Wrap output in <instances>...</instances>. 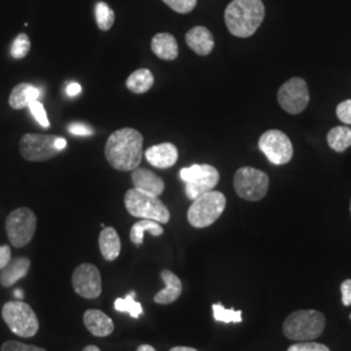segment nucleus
Instances as JSON below:
<instances>
[{
  "instance_id": "1",
  "label": "nucleus",
  "mask_w": 351,
  "mask_h": 351,
  "mask_svg": "<svg viewBox=\"0 0 351 351\" xmlns=\"http://www.w3.org/2000/svg\"><path fill=\"white\" fill-rule=\"evenodd\" d=\"M143 137L133 128H123L113 132L106 143V159L117 171H133L142 160Z\"/></svg>"
},
{
  "instance_id": "2",
  "label": "nucleus",
  "mask_w": 351,
  "mask_h": 351,
  "mask_svg": "<svg viewBox=\"0 0 351 351\" xmlns=\"http://www.w3.org/2000/svg\"><path fill=\"white\" fill-rule=\"evenodd\" d=\"M265 16L262 0H233L226 7V27L234 37L249 38L259 29Z\"/></svg>"
},
{
  "instance_id": "3",
  "label": "nucleus",
  "mask_w": 351,
  "mask_h": 351,
  "mask_svg": "<svg viewBox=\"0 0 351 351\" xmlns=\"http://www.w3.org/2000/svg\"><path fill=\"white\" fill-rule=\"evenodd\" d=\"M326 328L324 315L316 310H298L289 315L282 324L285 337L293 341H313Z\"/></svg>"
},
{
  "instance_id": "4",
  "label": "nucleus",
  "mask_w": 351,
  "mask_h": 351,
  "mask_svg": "<svg viewBox=\"0 0 351 351\" xmlns=\"http://www.w3.org/2000/svg\"><path fill=\"white\" fill-rule=\"evenodd\" d=\"M125 208L134 217L149 219L160 224H167L171 220V213L159 197L151 195L142 190L133 188L126 191Z\"/></svg>"
},
{
  "instance_id": "5",
  "label": "nucleus",
  "mask_w": 351,
  "mask_h": 351,
  "mask_svg": "<svg viewBox=\"0 0 351 351\" xmlns=\"http://www.w3.org/2000/svg\"><path fill=\"white\" fill-rule=\"evenodd\" d=\"M226 195L211 190L195 198L188 211L189 224L194 228H207L223 215L226 210Z\"/></svg>"
},
{
  "instance_id": "6",
  "label": "nucleus",
  "mask_w": 351,
  "mask_h": 351,
  "mask_svg": "<svg viewBox=\"0 0 351 351\" xmlns=\"http://www.w3.org/2000/svg\"><path fill=\"white\" fill-rule=\"evenodd\" d=\"M1 316L7 326L16 336L30 339L37 335L39 329L37 315L25 302H7L1 308Z\"/></svg>"
},
{
  "instance_id": "7",
  "label": "nucleus",
  "mask_w": 351,
  "mask_h": 351,
  "mask_svg": "<svg viewBox=\"0 0 351 351\" xmlns=\"http://www.w3.org/2000/svg\"><path fill=\"white\" fill-rule=\"evenodd\" d=\"M180 177L185 182L189 199L194 201L202 194L208 193L219 184L220 173L210 164H194L180 171Z\"/></svg>"
},
{
  "instance_id": "8",
  "label": "nucleus",
  "mask_w": 351,
  "mask_h": 351,
  "mask_svg": "<svg viewBox=\"0 0 351 351\" xmlns=\"http://www.w3.org/2000/svg\"><path fill=\"white\" fill-rule=\"evenodd\" d=\"M37 230V216L30 208L13 210L5 220V232L13 247H24L32 242Z\"/></svg>"
},
{
  "instance_id": "9",
  "label": "nucleus",
  "mask_w": 351,
  "mask_h": 351,
  "mask_svg": "<svg viewBox=\"0 0 351 351\" xmlns=\"http://www.w3.org/2000/svg\"><path fill=\"white\" fill-rule=\"evenodd\" d=\"M233 185L239 198L249 202L262 201L268 193L269 178L263 171L242 167L234 175Z\"/></svg>"
},
{
  "instance_id": "10",
  "label": "nucleus",
  "mask_w": 351,
  "mask_h": 351,
  "mask_svg": "<svg viewBox=\"0 0 351 351\" xmlns=\"http://www.w3.org/2000/svg\"><path fill=\"white\" fill-rule=\"evenodd\" d=\"M277 101L281 108L290 114H300L303 112L310 101L307 82L300 77L290 78L278 88Z\"/></svg>"
},
{
  "instance_id": "11",
  "label": "nucleus",
  "mask_w": 351,
  "mask_h": 351,
  "mask_svg": "<svg viewBox=\"0 0 351 351\" xmlns=\"http://www.w3.org/2000/svg\"><path fill=\"white\" fill-rule=\"evenodd\" d=\"M56 136L26 133L20 141V152L27 162H46L60 150L56 147Z\"/></svg>"
},
{
  "instance_id": "12",
  "label": "nucleus",
  "mask_w": 351,
  "mask_h": 351,
  "mask_svg": "<svg viewBox=\"0 0 351 351\" xmlns=\"http://www.w3.org/2000/svg\"><path fill=\"white\" fill-rule=\"evenodd\" d=\"M259 149L275 165H282L293 158V145L288 136L277 129L267 130L259 139Z\"/></svg>"
},
{
  "instance_id": "13",
  "label": "nucleus",
  "mask_w": 351,
  "mask_h": 351,
  "mask_svg": "<svg viewBox=\"0 0 351 351\" xmlns=\"http://www.w3.org/2000/svg\"><path fill=\"white\" fill-rule=\"evenodd\" d=\"M72 285L75 293L85 300L99 298L101 294V276L94 264L78 265L72 275Z\"/></svg>"
},
{
  "instance_id": "14",
  "label": "nucleus",
  "mask_w": 351,
  "mask_h": 351,
  "mask_svg": "<svg viewBox=\"0 0 351 351\" xmlns=\"http://www.w3.org/2000/svg\"><path fill=\"white\" fill-rule=\"evenodd\" d=\"M147 162L159 169H167L175 165L178 159V150L173 143L165 142L155 145L145 154Z\"/></svg>"
},
{
  "instance_id": "15",
  "label": "nucleus",
  "mask_w": 351,
  "mask_h": 351,
  "mask_svg": "<svg viewBox=\"0 0 351 351\" xmlns=\"http://www.w3.org/2000/svg\"><path fill=\"white\" fill-rule=\"evenodd\" d=\"M185 40L189 49L201 56L210 55L215 47L213 33L206 26H194L190 29L186 33Z\"/></svg>"
},
{
  "instance_id": "16",
  "label": "nucleus",
  "mask_w": 351,
  "mask_h": 351,
  "mask_svg": "<svg viewBox=\"0 0 351 351\" xmlns=\"http://www.w3.org/2000/svg\"><path fill=\"white\" fill-rule=\"evenodd\" d=\"M132 181L134 188L142 190L145 193H149L151 195L159 197L162 195V193L165 188L163 178L155 175L154 172H151L149 169L145 168H136L132 172Z\"/></svg>"
},
{
  "instance_id": "17",
  "label": "nucleus",
  "mask_w": 351,
  "mask_h": 351,
  "mask_svg": "<svg viewBox=\"0 0 351 351\" xmlns=\"http://www.w3.org/2000/svg\"><path fill=\"white\" fill-rule=\"evenodd\" d=\"M84 324L95 337H107L114 330L112 319L101 310H88L84 314Z\"/></svg>"
},
{
  "instance_id": "18",
  "label": "nucleus",
  "mask_w": 351,
  "mask_h": 351,
  "mask_svg": "<svg viewBox=\"0 0 351 351\" xmlns=\"http://www.w3.org/2000/svg\"><path fill=\"white\" fill-rule=\"evenodd\" d=\"M30 259L20 256L11 259L10 263L0 269V285L3 288H11L21 278H25L30 269Z\"/></svg>"
},
{
  "instance_id": "19",
  "label": "nucleus",
  "mask_w": 351,
  "mask_h": 351,
  "mask_svg": "<svg viewBox=\"0 0 351 351\" xmlns=\"http://www.w3.org/2000/svg\"><path fill=\"white\" fill-rule=\"evenodd\" d=\"M160 276L165 284V288L155 294L154 302L158 304H171L180 298L182 293V282L178 276L169 269L162 271Z\"/></svg>"
},
{
  "instance_id": "20",
  "label": "nucleus",
  "mask_w": 351,
  "mask_h": 351,
  "mask_svg": "<svg viewBox=\"0 0 351 351\" xmlns=\"http://www.w3.org/2000/svg\"><path fill=\"white\" fill-rule=\"evenodd\" d=\"M151 51L162 60L172 62L178 56V43L169 33H159L151 40Z\"/></svg>"
},
{
  "instance_id": "21",
  "label": "nucleus",
  "mask_w": 351,
  "mask_h": 351,
  "mask_svg": "<svg viewBox=\"0 0 351 351\" xmlns=\"http://www.w3.org/2000/svg\"><path fill=\"white\" fill-rule=\"evenodd\" d=\"M99 249L106 261L112 262L119 258L121 251V241L112 226L104 228L99 234Z\"/></svg>"
},
{
  "instance_id": "22",
  "label": "nucleus",
  "mask_w": 351,
  "mask_h": 351,
  "mask_svg": "<svg viewBox=\"0 0 351 351\" xmlns=\"http://www.w3.org/2000/svg\"><path fill=\"white\" fill-rule=\"evenodd\" d=\"M40 90L32 84H20L14 86L10 95V106L13 110H24L32 101H38Z\"/></svg>"
},
{
  "instance_id": "23",
  "label": "nucleus",
  "mask_w": 351,
  "mask_h": 351,
  "mask_svg": "<svg viewBox=\"0 0 351 351\" xmlns=\"http://www.w3.org/2000/svg\"><path fill=\"white\" fill-rule=\"evenodd\" d=\"M149 232L152 236L159 237L164 233L163 226H160V223L149 220V219H141L138 223H136L130 229V241L136 245L141 246L143 243V237L145 233Z\"/></svg>"
},
{
  "instance_id": "24",
  "label": "nucleus",
  "mask_w": 351,
  "mask_h": 351,
  "mask_svg": "<svg viewBox=\"0 0 351 351\" xmlns=\"http://www.w3.org/2000/svg\"><path fill=\"white\" fill-rule=\"evenodd\" d=\"M154 85V75L150 69L142 68L128 77L126 88L134 94H145L147 93Z\"/></svg>"
},
{
  "instance_id": "25",
  "label": "nucleus",
  "mask_w": 351,
  "mask_h": 351,
  "mask_svg": "<svg viewBox=\"0 0 351 351\" xmlns=\"http://www.w3.org/2000/svg\"><path fill=\"white\" fill-rule=\"evenodd\" d=\"M328 145L336 152H343L351 146V128L349 126H336L330 129L326 134Z\"/></svg>"
},
{
  "instance_id": "26",
  "label": "nucleus",
  "mask_w": 351,
  "mask_h": 351,
  "mask_svg": "<svg viewBox=\"0 0 351 351\" xmlns=\"http://www.w3.org/2000/svg\"><path fill=\"white\" fill-rule=\"evenodd\" d=\"M134 298H136V291H130L125 298H117L113 303L114 310L117 313H125L133 319H138L139 316L143 314V307Z\"/></svg>"
},
{
  "instance_id": "27",
  "label": "nucleus",
  "mask_w": 351,
  "mask_h": 351,
  "mask_svg": "<svg viewBox=\"0 0 351 351\" xmlns=\"http://www.w3.org/2000/svg\"><path fill=\"white\" fill-rule=\"evenodd\" d=\"M95 19L101 32H108L114 24V12L108 4L99 1L95 5Z\"/></svg>"
},
{
  "instance_id": "28",
  "label": "nucleus",
  "mask_w": 351,
  "mask_h": 351,
  "mask_svg": "<svg viewBox=\"0 0 351 351\" xmlns=\"http://www.w3.org/2000/svg\"><path fill=\"white\" fill-rule=\"evenodd\" d=\"M213 317L216 322L221 323H242V311H237L234 308H226L221 303L213 304Z\"/></svg>"
},
{
  "instance_id": "29",
  "label": "nucleus",
  "mask_w": 351,
  "mask_h": 351,
  "mask_svg": "<svg viewBox=\"0 0 351 351\" xmlns=\"http://www.w3.org/2000/svg\"><path fill=\"white\" fill-rule=\"evenodd\" d=\"M30 39L26 34H19L16 39L13 40L12 47H11V55L14 59H23L30 51Z\"/></svg>"
},
{
  "instance_id": "30",
  "label": "nucleus",
  "mask_w": 351,
  "mask_h": 351,
  "mask_svg": "<svg viewBox=\"0 0 351 351\" xmlns=\"http://www.w3.org/2000/svg\"><path fill=\"white\" fill-rule=\"evenodd\" d=\"M27 108L30 110V112L34 116V119L37 120L39 125L43 126V128H50V121H49L47 113H46V110H45V107L40 101H32Z\"/></svg>"
},
{
  "instance_id": "31",
  "label": "nucleus",
  "mask_w": 351,
  "mask_h": 351,
  "mask_svg": "<svg viewBox=\"0 0 351 351\" xmlns=\"http://www.w3.org/2000/svg\"><path fill=\"white\" fill-rule=\"evenodd\" d=\"M164 3L175 12L190 13L197 5V0H163Z\"/></svg>"
},
{
  "instance_id": "32",
  "label": "nucleus",
  "mask_w": 351,
  "mask_h": 351,
  "mask_svg": "<svg viewBox=\"0 0 351 351\" xmlns=\"http://www.w3.org/2000/svg\"><path fill=\"white\" fill-rule=\"evenodd\" d=\"M1 351H47L36 345H27L19 341H5L1 345Z\"/></svg>"
},
{
  "instance_id": "33",
  "label": "nucleus",
  "mask_w": 351,
  "mask_h": 351,
  "mask_svg": "<svg viewBox=\"0 0 351 351\" xmlns=\"http://www.w3.org/2000/svg\"><path fill=\"white\" fill-rule=\"evenodd\" d=\"M287 351H330L329 348L317 342H298L289 346Z\"/></svg>"
},
{
  "instance_id": "34",
  "label": "nucleus",
  "mask_w": 351,
  "mask_h": 351,
  "mask_svg": "<svg viewBox=\"0 0 351 351\" xmlns=\"http://www.w3.org/2000/svg\"><path fill=\"white\" fill-rule=\"evenodd\" d=\"M336 113H337V117L343 124L351 125V99L341 101L337 106Z\"/></svg>"
},
{
  "instance_id": "35",
  "label": "nucleus",
  "mask_w": 351,
  "mask_h": 351,
  "mask_svg": "<svg viewBox=\"0 0 351 351\" xmlns=\"http://www.w3.org/2000/svg\"><path fill=\"white\" fill-rule=\"evenodd\" d=\"M68 130L72 134H75V136H84V137H86V136L94 134V130L90 126L86 125V124H82V123H72V124H69Z\"/></svg>"
},
{
  "instance_id": "36",
  "label": "nucleus",
  "mask_w": 351,
  "mask_h": 351,
  "mask_svg": "<svg viewBox=\"0 0 351 351\" xmlns=\"http://www.w3.org/2000/svg\"><path fill=\"white\" fill-rule=\"evenodd\" d=\"M341 295H342L343 306H346V307L351 306V278L345 280L341 284Z\"/></svg>"
},
{
  "instance_id": "37",
  "label": "nucleus",
  "mask_w": 351,
  "mask_h": 351,
  "mask_svg": "<svg viewBox=\"0 0 351 351\" xmlns=\"http://www.w3.org/2000/svg\"><path fill=\"white\" fill-rule=\"evenodd\" d=\"M12 259V251L8 245H1L0 246V269L4 268L10 261Z\"/></svg>"
},
{
  "instance_id": "38",
  "label": "nucleus",
  "mask_w": 351,
  "mask_h": 351,
  "mask_svg": "<svg viewBox=\"0 0 351 351\" xmlns=\"http://www.w3.org/2000/svg\"><path fill=\"white\" fill-rule=\"evenodd\" d=\"M81 93V85L80 84H77V82H72V84H69L68 85V88H66V94L69 95V97H75V95H78Z\"/></svg>"
},
{
  "instance_id": "39",
  "label": "nucleus",
  "mask_w": 351,
  "mask_h": 351,
  "mask_svg": "<svg viewBox=\"0 0 351 351\" xmlns=\"http://www.w3.org/2000/svg\"><path fill=\"white\" fill-rule=\"evenodd\" d=\"M56 147L60 151L64 150L66 147V141L62 138V137H58V139H56Z\"/></svg>"
},
{
  "instance_id": "40",
  "label": "nucleus",
  "mask_w": 351,
  "mask_h": 351,
  "mask_svg": "<svg viewBox=\"0 0 351 351\" xmlns=\"http://www.w3.org/2000/svg\"><path fill=\"white\" fill-rule=\"evenodd\" d=\"M169 351H198L197 349H194V348H188V346H176V348H172Z\"/></svg>"
},
{
  "instance_id": "41",
  "label": "nucleus",
  "mask_w": 351,
  "mask_h": 351,
  "mask_svg": "<svg viewBox=\"0 0 351 351\" xmlns=\"http://www.w3.org/2000/svg\"><path fill=\"white\" fill-rule=\"evenodd\" d=\"M13 295L16 297V300H24V291H23V289H16V290L13 291Z\"/></svg>"
},
{
  "instance_id": "42",
  "label": "nucleus",
  "mask_w": 351,
  "mask_h": 351,
  "mask_svg": "<svg viewBox=\"0 0 351 351\" xmlns=\"http://www.w3.org/2000/svg\"><path fill=\"white\" fill-rule=\"evenodd\" d=\"M137 351H156L151 345H141Z\"/></svg>"
},
{
  "instance_id": "43",
  "label": "nucleus",
  "mask_w": 351,
  "mask_h": 351,
  "mask_svg": "<svg viewBox=\"0 0 351 351\" xmlns=\"http://www.w3.org/2000/svg\"><path fill=\"white\" fill-rule=\"evenodd\" d=\"M82 351H101V349L98 346H95V345H88Z\"/></svg>"
},
{
  "instance_id": "44",
  "label": "nucleus",
  "mask_w": 351,
  "mask_h": 351,
  "mask_svg": "<svg viewBox=\"0 0 351 351\" xmlns=\"http://www.w3.org/2000/svg\"><path fill=\"white\" fill-rule=\"evenodd\" d=\"M350 213H351V201H350Z\"/></svg>"
},
{
  "instance_id": "45",
  "label": "nucleus",
  "mask_w": 351,
  "mask_h": 351,
  "mask_svg": "<svg viewBox=\"0 0 351 351\" xmlns=\"http://www.w3.org/2000/svg\"><path fill=\"white\" fill-rule=\"evenodd\" d=\"M350 319H351V314H350Z\"/></svg>"
}]
</instances>
